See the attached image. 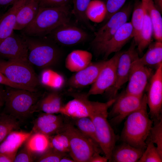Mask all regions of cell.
Instances as JSON below:
<instances>
[{
    "label": "cell",
    "mask_w": 162,
    "mask_h": 162,
    "mask_svg": "<svg viewBox=\"0 0 162 162\" xmlns=\"http://www.w3.org/2000/svg\"><path fill=\"white\" fill-rule=\"evenodd\" d=\"M121 51L116 53L110 58L106 60L96 81L87 93L88 96L104 94L114 84L116 77L117 66Z\"/></svg>",
    "instance_id": "cell-15"
},
{
    "label": "cell",
    "mask_w": 162,
    "mask_h": 162,
    "mask_svg": "<svg viewBox=\"0 0 162 162\" xmlns=\"http://www.w3.org/2000/svg\"><path fill=\"white\" fill-rule=\"evenodd\" d=\"M21 34L28 46V59L30 64L40 68H47L56 64L60 58V50L57 44L48 36H29Z\"/></svg>",
    "instance_id": "cell-4"
},
{
    "label": "cell",
    "mask_w": 162,
    "mask_h": 162,
    "mask_svg": "<svg viewBox=\"0 0 162 162\" xmlns=\"http://www.w3.org/2000/svg\"><path fill=\"white\" fill-rule=\"evenodd\" d=\"M144 9L143 23L141 32L140 40L136 46L139 54H142L145 49L152 43V38L153 35L152 22L145 7Z\"/></svg>",
    "instance_id": "cell-30"
},
{
    "label": "cell",
    "mask_w": 162,
    "mask_h": 162,
    "mask_svg": "<svg viewBox=\"0 0 162 162\" xmlns=\"http://www.w3.org/2000/svg\"><path fill=\"white\" fill-rule=\"evenodd\" d=\"M130 22L123 24L108 41L94 48L97 55H102L106 60L112 53L119 52L129 40L134 38Z\"/></svg>",
    "instance_id": "cell-16"
},
{
    "label": "cell",
    "mask_w": 162,
    "mask_h": 162,
    "mask_svg": "<svg viewBox=\"0 0 162 162\" xmlns=\"http://www.w3.org/2000/svg\"><path fill=\"white\" fill-rule=\"evenodd\" d=\"M19 0H0V6L7 7L10 5L12 6Z\"/></svg>",
    "instance_id": "cell-45"
},
{
    "label": "cell",
    "mask_w": 162,
    "mask_h": 162,
    "mask_svg": "<svg viewBox=\"0 0 162 162\" xmlns=\"http://www.w3.org/2000/svg\"><path fill=\"white\" fill-rule=\"evenodd\" d=\"M30 132L14 130L11 132L0 144V153L14 161L18 149L33 134Z\"/></svg>",
    "instance_id": "cell-20"
},
{
    "label": "cell",
    "mask_w": 162,
    "mask_h": 162,
    "mask_svg": "<svg viewBox=\"0 0 162 162\" xmlns=\"http://www.w3.org/2000/svg\"><path fill=\"white\" fill-rule=\"evenodd\" d=\"M47 36L56 44L66 46L77 45L86 41L89 38L86 31L70 22L58 26Z\"/></svg>",
    "instance_id": "cell-17"
},
{
    "label": "cell",
    "mask_w": 162,
    "mask_h": 162,
    "mask_svg": "<svg viewBox=\"0 0 162 162\" xmlns=\"http://www.w3.org/2000/svg\"><path fill=\"white\" fill-rule=\"evenodd\" d=\"M148 137L156 145L158 151L162 157V118L153 122Z\"/></svg>",
    "instance_id": "cell-38"
},
{
    "label": "cell",
    "mask_w": 162,
    "mask_h": 162,
    "mask_svg": "<svg viewBox=\"0 0 162 162\" xmlns=\"http://www.w3.org/2000/svg\"><path fill=\"white\" fill-rule=\"evenodd\" d=\"M0 72L12 82L28 88H36L38 79L30 64L0 59Z\"/></svg>",
    "instance_id": "cell-7"
},
{
    "label": "cell",
    "mask_w": 162,
    "mask_h": 162,
    "mask_svg": "<svg viewBox=\"0 0 162 162\" xmlns=\"http://www.w3.org/2000/svg\"><path fill=\"white\" fill-rule=\"evenodd\" d=\"M5 94V91L0 87V107L4 104Z\"/></svg>",
    "instance_id": "cell-46"
},
{
    "label": "cell",
    "mask_w": 162,
    "mask_h": 162,
    "mask_svg": "<svg viewBox=\"0 0 162 162\" xmlns=\"http://www.w3.org/2000/svg\"><path fill=\"white\" fill-rule=\"evenodd\" d=\"M41 80L44 86L55 92H58L61 90L65 83V80L63 76L50 69L43 71L41 74Z\"/></svg>",
    "instance_id": "cell-32"
},
{
    "label": "cell",
    "mask_w": 162,
    "mask_h": 162,
    "mask_svg": "<svg viewBox=\"0 0 162 162\" xmlns=\"http://www.w3.org/2000/svg\"><path fill=\"white\" fill-rule=\"evenodd\" d=\"M69 118L82 133L99 145L94 125L89 116Z\"/></svg>",
    "instance_id": "cell-34"
},
{
    "label": "cell",
    "mask_w": 162,
    "mask_h": 162,
    "mask_svg": "<svg viewBox=\"0 0 162 162\" xmlns=\"http://www.w3.org/2000/svg\"><path fill=\"white\" fill-rule=\"evenodd\" d=\"M2 14H0V18L1 17V16H2Z\"/></svg>",
    "instance_id": "cell-50"
},
{
    "label": "cell",
    "mask_w": 162,
    "mask_h": 162,
    "mask_svg": "<svg viewBox=\"0 0 162 162\" xmlns=\"http://www.w3.org/2000/svg\"><path fill=\"white\" fill-rule=\"evenodd\" d=\"M139 59L147 66L157 68L162 64V42L156 41L152 43L146 53Z\"/></svg>",
    "instance_id": "cell-28"
},
{
    "label": "cell",
    "mask_w": 162,
    "mask_h": 162,
    "mask_svg": "<svg viewBox=\"0 0 162 162\" xmlns=\"http://www.w3.org/2000/svg\"><path fill=\"white\" fill-rule=\"evenodd\" d=\"M13 161L4 154L0 153V162H13Z\"/></svg>",
    "instance_id": "cell-49"
},
{
    "label": "cell",
    "mask_w": 162,
    "mask_h": 162,
    "mask_svg": "<svg viewBox=\"0 0 162 162\" xmlns=\"http://www.w3.org/2000/svg\"><path fill=\"white\" fill-rule=\"evenodd\" d=\"M126 0H105L107 9V14L104 20L105 22L123 6Z\"/></svg>",
    "instance_id": "cell-40"
},
{
    "label": "cell",
    "mask_w": 162,
    "mask_h": 162,
    "mask_svg": "<svg viewBox=\"0 0 162 162\" xmlns=\"http://www.w3.org/2000/svg\"><path fill=\"white\" fill-rule=\"evenodd\" d=\"M8 87L5 91V113L21 121L36 111L41 95L36 92Z\"/></svg>",
    "instance_id": "cell-5"
},
{
    "label": "cell",
    "mask_w": 162,
    "mask_h": 162,
    "mask_svg": "<svg viewBox=\"0 0 162 162\" xmlns=\"http://www.w3.org/2000/svg\"><path fill=\"white\" fill-rule=\"evenodd\" d=\"M65 117L61 114L43 112L34 120L32 131L40 133L49 136L61 131L64 125Z\"/></svg>",
    "instance_id": "cell-19"
},
{
    "label": "cell",
    "mask_w": 162,
    "mask_h": 162,
    "mask_svg": "<svg viewBox=\"0 0 162 162\" xmlns=\"http://www.w3.org/2000/svg\"><path fill=\"white\" fill-rule=\"evenodd\" d=\"M147 87L148 114L153 122L162 118V64L156 69Z\"/></svg>",
    "instance_id": "cell-12"
},
{
    "label": "cell",
    "mask_w": 162,
    "mask_h": 162,
    "mask_svg": "<svg viewBox=\"0 0 162 162\" xmlns=\"http://www.w3.org/2000/svg\"><path fill=\"white\" fill-rule=\"evenodd\" d=\"M107 14V9L104 1L91 0L86 11V15L90 21L99 23L104 21Z\"/></svg>",
    "instance_id": "cell-31"
},
{
    "label": "cell",
    "mask_w": 162,
    "mask_h": 162,
    "mask_svg": "<svg viewBox=\"0 0 162 162\" xmlns=\"http://www.w3.org/2000/svg\"><path fill=\"white\" fill-rule=\"evenodd\" d=\"M145 150L122 142L114 147L112 151L110 162H137Z\"/></svg>",
    "instance_id": "cell-22"
},
{
    "label": "cell",
    "mask_w": 162,
    "mask_h": 162,
    "mask_svg": "<svg viewBox=\"0 0 162 162\" xmlns=\"http://www.w3.org/2000/svg\"><path fill=\"white\" fill-rule=\"evenodd\" d=\"M0 56L9 61L30 64L28 59V49L24 38L21 34L14 32L0 44Z\"/></svg>",
    "instance_id": "cell-14"
},
{
    "label": "cell",
    "mask_w": 162,
    "mask_h": 162,
    "mask_svg": "<svg viewBox=\"0 0 162 162\" xmlns=\"http://www.w3.org/2000/svg\"><path fill=\"white\" fill-rule=\"evenodd\" d=\"M144 7L142 1L135 0L133 6L132 15L131 23L134 32V39L136 46L140 38L141 30L144 17Z\"/></svg>",
    "instance_id": "cell-29"
},
{
    "label": "cell",
    "mask_w": 162,
    "mask_h": 162,
    "mask_svg": "<svg viewBox=\"0 0 162 162\" xmlns=\"http://www.w3.org/2000/svg\"><path fill=\"white\" fill-rule=\"evenodd\" d=\"M139 55L133 39L128 49L121 52L117 65L115 82L105 92L109 100L115 98L118 94V91L128 82L132 64L139 57Z\"/></svg>",
    "instance_id": "cell-9"
},
{
    "label": "cell",
    "mask_w": 162,
    "mask_h": 162,
    "mask_svg": "<svg viewBox=\"0 0 162 162\" xmlns=\"http://www.w3.org/2000/svg\"><path fill=\"white\" fill-rule=\"evenodd\" d=\"M24 0H19L0 18V44L14 32L17 12Z\"/></svg>",
    "instance_id": "cell-23"
},
{
    "label": "cell",
    "mask_w": 162,
    "mask_h": 162,
    "mask_svg": "<svg viewBox=\"0 0 162 162\" xmlns=\"http://www.w3.org/2000/svg\"><path fill=\"white\" fill-rule=\"evenodd\" d=\"M60 162H75V161L69 154H68L61 158Z\"/></svg>",
    "instance_id": "cell-48"
},
{
    "label": "cell",
    "mask_w": 162,
    "mask_h": 162,
    "mask_svg": "<svg viewBox=\"0 0 162 162\" xmlns=\"http://www.w3.org/2000/svg\"><path fill=\"white\" fill-rule=\"evenodd\" d=\"M49 137L50 147L61 153H69L70 149L69 139L63 128L61 131L50 136Z\"/></svg>",
    "instance_id": "cell-36"
},
{
    "label": "cell",
    "mask_w": 162,
    "mask_h": 162,
    "mask_svg": "<svg viewBox=\"0 0 162 162\" xmlns=\"http://www.w3.org/2000/svg\"><path fill=\"white\" fill-rule=\"evenodd\" d=\"M133 8V5L130 3L124 5L98 29L91 42L93 49L109 40L123 24L127 22Z\"/></svg>",
    "instance_id": "cell-10"
},
{
    "label": "cell",
    "mask_w": 162,
    "mask_h": 162,
    "mask_svg": "<svg viewBox=\"0 0 162 162\" xmlns=\"http://www.w3.org/2000/svg\"><path fill=\"white\" fill-rule=\"evenodd\" d=\"M71 11L69 6L39 7L33 20L21 30V34L29 36L44 37L60 26L70 22Z\"/></svg>",
    "instance_id": "cell-2"
},
{
    "label": "cell",
    "mask_w": 162,
    "mask_h": 162,
    "mask_svg": "<svg viewBox=\"0 0 162 162\" xmlns=\"http://www.w3.org/2000/svg\"><path fill=\"white\" fill-rule=\"evenodd\" d=\"M69 153H63L58 152L50 147L36 160L38 162H60L61 158Z\"/></svg>",
    "instance_id": "cell-39"
},
{
    "label": "cell",
    "mask_w": 162,
    "mask_h": 162,
    "mask_svg": "<svg viewBox=\"0 0 162 162\" xmlns=\"http://www.w3.org/2000/svg\"><path fill=\"white\" fill-rule=\"evenodd\" d=\"M108 161L107 158L105 156H102L100 153H95L92 157L89 162H106Z\"/></svg>",
    "instance_id": "cell-44"
},
{
    "label": "cell",
    "mask_w": 162,
    "mask_h": 162,
    "mask_svg": "<svg viewBox=\"0 0 162 162\" xmlns=\"http://www.w3.org/2000/svg\"><path fill=\"white\" fill-rule=\"evenodd\" d=\"M39 7L36 0H24L17 12L14 30L21 31L31 23Z\"/></svg>",
    "instance_id": "cell-21"
},
{
    "label": "cell",
    "mask_w": 162,
    "mask_h": 162,
    "mask_svg": "<svg viewBox=\"0 0 162 162\" xmlns=\"http://www.w3.org/2000/svg\"><path fill=\"white\" fill-rule=\"evenodd\" d=\"M92 54L87 51L76 50L70 53L65 60V66L70 72H76L88 66L92 62Z\"/></svg>",
    "instance_id": "cell-24"
},
{
    "label": "cell",
    "mask_w": 162,
    "mask_h": 162,
    "mask_svg": "<svg viewBox=\"0 0 162 162\" xmlns=\"http://www.w3.org/2000/svg\"><path fill=\"white\" fill-rule=\"evenodd\" d=\"M67 93L73 99L63 105L59 113L71 119L89 116L93 101L89 100L87 93L70 88Z\"/></svg>",
    "instance_id": "cell-13"
},
{
    "label": "cell",
    "mask_w": 162,
    "mask_h": 162,
    "mask_svg": "<svg viewBox=\"0 0 162 162\" xmlns=\"http://www.w3.org/2000/svg\"><path fill=\"white\" fill-rule=\"evenodd\" d=\"M106 60L91 62L85 68L75 73L68 81L70 88L76 90L92 84L97 80Z\"/></svg>",
    "instance_id": "cell-18"
},
{
    "label": "cell",
    "mask_w": 162,
    "mask_h": 162,
    "mask_svg": "<svg viewBox=\"0 0 162 162\" xmlns=\"http://www.w3.org/2000/svg\"><path fill=\"white\" fill-rule=\"evenodd\" d=\"M139 58L132 64L125 91L133 95L142 96L154 72L152 68L143 64Z\"/></svg>",
    "instance_id": "cell-11"
},
{
    "label": "cell",
    "mask_w": 162,
    "mask_h": 162,
    "mask_svg": "<svg viewBox=\"0 0 162 162\" xmlns=\"http://www.w3.org/2000/svg\"><path fill=\"white\" fill-rule=\"evenodd\" d=\"M91 0H72L73 8L71 10L77 20L90 30L94 31V28L87 18L86 11Z\"/></svg>",
    "instance_id": "cell-35"
},
{
    "label": "cell",
    "mask_w": 162,
    "mask_h": 162,
    "mask_svg": "<svg viewBox=\"0 0 162 162\" xmlns=\"http://www.w3.org/2000/svg\"><path fill=\"white\" fill-rule=\"evenodd\" d=\"M146 147L138 162H161L162 157L156 146L148 136L146 141Z\"/></svg>",
    "instance_id": "cell-37"
},
{
    "label": "cell",
    "mask_w": 162,
    "mask_h": 162,
    "mask_svg": "<svg viewBox=\"0 0 162 162\" xmlns=\"http://www.w3.org/2000/svg\"><path fill=\"white\" fill-rule=\"evenodd\" d=\"M147 106L146 100L140 108L126 118L120 136L122 142L143 150L146 148V141L153 124Z\"/></svg>",
    "instance_id": "cell-1"
},
{
    "label": "cell",
    "mask_w": 162,
    "mask_h": 162,
    "mask_svg": "<svg viewBox=\"0 0 162 162\" xmlns=\"http://www.w3.org/2000/svg\"><path fill=\"white\" fill-rule=\"evenodd\" d=\"M0 84L6 85L8 86L15 88L26 90L32 92H37L36 88H28L12 82L0 72Z\"/></svg>",
    "instance_id": "cell-43"
},
{
    "label": "cell",
    "mask_w": 162,
    "mask_h": 162,
    "mask_svg": "<svg viewBox=\"0 0 162 162\" xmlns=\"http://www.w3.org/2000/svg\"><path fill=\"white\" fill-rule=\"evenodd\" d=\"M152 1L156 8L161 14L162 12V0H152Z\"/></svg>",
    "instance_id": "cell-47"
},
{
    "label": "cell",
    "mask_w": 162,
    "mask_h": 162,
    "mask_svg": "<svg viewBox=\"0 0 162 162\" xmlns=\"http://www.w3.org/2000/svg\"><path fill=\"white\" fill-rule=\"evenodd\" d=\"M25 146L34 156L39 157L50 147L49 136L40 133H33Z\"/></svg>",
    "instance_id": "cell-25"
},
{
    "label": "cell",
    "mask_w": 162,
    "mask_h": 162,
    "mask_svg": "<svg viewBox=\"0 0 162 162\" xmlns=\"http://www.w3.org/2000/svg\"><path fill=\"white\" fill-rule=\"evenodd\" d=\"M34 156L24 147L17 153L14 162H31L34 160Z\"/></svg>",
    "instance_id": "cell-42"
},
{
    "label": "cell",
    "mask_w": 162,
    "mask_h": 162,
    "mask_svg": "<svg viewBox=\"0 0 162 162\" xmlns=\"http://www.w3.org/2000/svg\"><path fill=\"white\" fill-rule=\"evenodd\" d=\"M20 120L5 113L0 115V144L11 132L19 129Z\"/></svg>",
    "instance_id": "cell-33"
},
{
    "label": "cell",
    "mask_w": 162,
    "mask_h": 162,
    "mask_svg": "<svg viewBox=\"0 0 162 162\" xmlns=\"http://www.w3.org/2000/svg\"><path fill=\"white\" fill-rule=\"evenodd\" d=\"M62 98L58 92L52 91L39 100L36 106V111L44 112L56 114L59 113L63 105Z\"/></svg>",
    "instance_id": "cell-26"
},
{
    "label": "cell",
    "mask_w": 162,
    "mask_h": 162,
    "mask_svg": "<svg viewBox=\"0 0 162 162\" xmlns=\"http://www.w3.org/2000/svg\"><path fill=\"white\" fill-rule=\"evenodd\" d=\"M63 130L69 138V154L75 162H89L93 156L102 151L98 144L82 133L65 117Z\"/></svg>",
    "instance_id": "cell-6"
},
{
    "label": "cell",
    "mask_w": 162,
    "mask_h": 162,
    "mask_svg": "<svg viewBox=\"0 0 162 162\" xmlns=\"http://www.w3.org/2000/svg\"><path fill=\"white\" fill-rule=\"evenodd\" d=\"M115 98L105 102L93 101L89 117L94 125L99 145L102 152L110 162L112 151L118 137L108 120V110Z\"/></svg>",
    "instance_id": "cell-3"
},
{
    "label": "cell",
    "mask_w": 162,
    "mask_h": 162,
    "mask_svg": "<svg viewBox=\"0 0 162 162\" xmlns=\"http://www.w3.org/2000/svg\"><path fill=\"white\" fill-rule=\"evenodd\" d=\"M150 18L153 35L157 41L162 42V17L161 13L155 6L152 0H141Z\"/></svg>",
    "instance_id": "cell-27"
},
{
    "label": "cell",
    "mask_w": 162,
    "mask_h": 162,
    "mask_svg": "<svg viewBox=\"0 0 162 162\" xmlns=\"http://www.w3.org/2000/svg\"><path fill=\"white\" fill-rule=\"evenodd\" d=\"M39 7H57L69 6L72 0H36Z\"/></svg>",
    "instance_id": "cell-41"
},
{
    "label": "cell",
    "mask_w": 162,
    "mask_h": 162,
    "mask_svg": "<svg viewBox=\"0 0 162 162\" xmlns=\"http://www.w3.org/2000/svg\"><path fill=\"white\" fill-rule=\"evenodd\" d=\"M146 100V94L140 96L123 92L117 95L112 107L108 112L111 126L119 124L130 113L140 108Z\"/></svg>",
    "instance_id": "cell-8"
}]
</instances>
